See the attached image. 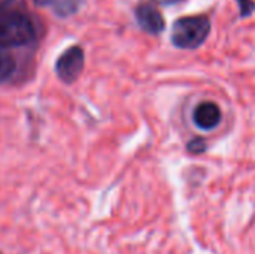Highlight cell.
Masks as SVG:
<instances>
[{
  "mask_svg": "<svg viewBox=\"0 0 255 254\" xmlns=\"http://www.w3.org/2000/svg\"><path fill=\"white\" fill-rule=\"evenodd\" d=\"M33 37L34 27L28 16L16 10L0 9V46H21Z\"/></svg>",
  "mask_w": 255,
  "mask_h": 254,
  "instance_id": "7a4b0ae2",
  "label": "cell"
},
{
  "mask_svg": "<svg viewBox=\"0 0 255 254\" xmlns=\"http://www.w3.org/2000/svg\"><path fill=\"white\" fill-rule=\"evenodd\" d=\"M211 33V19L206 15H190L175 21L172 28V42L176 48L197 49Z\"/></svg>",
  "mask_w": 255,
  "mask_h": 254,
  "instance_id": "6da1fadb",
  "label": "cell"
},
{
  "mask_svg": "<svg viewBox=\"0 0 255 254\" xmlns=\"http://www.w3.org/2000/svg\"><path fill=\"white\" fill-rule=\"evenodd\" d=\"M84 69V49L81 46H70L57 58L55 70L61 81L73 82Z\"/></svg>",
  "mask_w": 255,
  "mask_h": 254,
  "instance_id": "3957f363",
  "label": "cell"
},
{
  "mask_svg": "<svg viewBox=\"0 0 255 254\" xmlns=\"http://www.w3.org/2000/svg\"><path fill=\"white\" fill-rule=\"evenodd\" d=\"M15 69V61L12 58V55L9 52H6L3 49V46H0V82L4 81L6 78H9L12 75Z\"/></svg>",
  "mask_w": 255,
  "mask_h": 254,
  "instance_id": "8992f818",
  "label": "cell"
},
{
  "mask_svg": "<svg viewBox=\"0 0 255 254\" xmlns=\"http://www.w3.org/2000/svg\"><path fill=\"white\" fill-rule=\"evenodd\" d=\"M193 121L202 130H212L221 123V109L214 102H202L193 112Z\"/></svg>",
  "mask_w": 255,
  "mask_h": 254,
  "instance_id": "5b68a950",
  "label": "cell"
},
{
  "mask_svg": "<svg viewBox=\"0 0 255 254\" xmlns=\"http://www.w3.org/2000/svg\"><path fill=\"white\" fill-rule=\"evenodd\" d=\"M12 0H0V9H3V7H6L9 3H10Z\"/></svg>",
  "mask_w": 255,
  "mask_h": 254,
  "instance_id": "30bf717a",
  "label": "cell"
},
{
  "mask_svg": "<svg viewBox=\"0 0 255 254\" xmlns=\"http://www.w3.org/2000/svg\"><path fill=\"white\" fill-rule=\"evenodd\" d=\"M238 4L241 7V15L242 16L251 15V12L255 9V3L253 0H238Z\"/></svg>",
  "mask_w": 255,
  "mask_h": 254,
  "instance_id": "ba28073f",
  "label": "cell"
},
{
  "mask_svg": "<svg viewBox=\"0 0 255 254\" xmlns=\"http://www.w3.org/2000/svg\"><path fill=\"white\" fill-rule=\"evenodd\" d=\"M205 150H206V142L203 139H200V138H196L188 144V151L190 153L199 154V153H203Z\"/></svg>",
  "mask_w": 255,
  "mask_h": 254,
  "instance_id": "52a82bcc",
  "label": "cell"
},
{
  "mask_svg": "<svg viewBox=\"0 0 255 254\" xmlns=\"http://www.w3.org/2000/svg\"><path fill=\"white\" fill-rule=\"evenodd\" d=\"M155 3H160V4H176L182 0H154Z\"/></svg>",
  "mask_w": 255,
  "mask_h": 254,
  "instance_id": "9c48e42d",
  "label": "cell"
},
{
  "mask_svg": "<svg viewBox=\"0 0 255 254\" xmlns=\"http://www.w3.org/2000/svg\"><path fill=\"white\" fill-rule=\"evenodd\" d=\"M136 19L142 30H145L149 34H154V36L160 34L166 27V21H164L163 15L151 1L140 3L136 7Z\"/></svg>",
  "mask_w": 255,
  "mask_h": 254,
  "instance_id": "277c9868",
  "label": "cell"
}]
</instances>
